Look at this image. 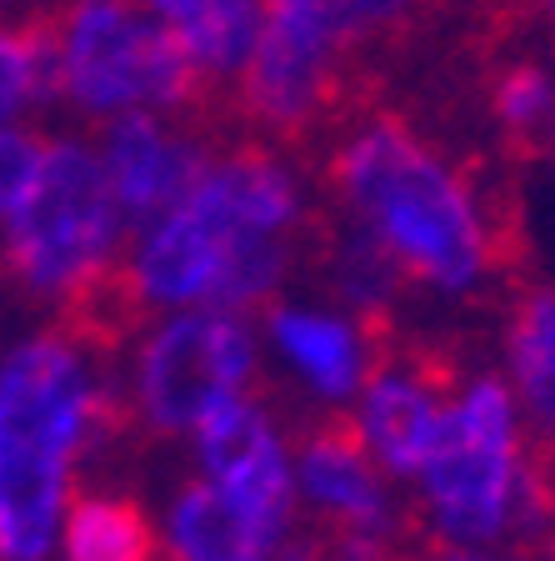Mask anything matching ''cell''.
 <instances>
[{"label": "cell", "instance_id": "obj_13", "mask_svg": "<svg viewBox=\"0 0 555 561\" xmlns=\"http://www.w3.org/2000/svg\"><path fill=\"white\" fill-rule=\"evenodd\" d=\"M270 341L321 397H350L366 386L370 341L350 321L331 311H305V306H270L266 316Z\"/></svg>", "mask_w": 555, "mask_h": 561}, {"label": "cell", "instance_id": "obj_3", "mask_svg": "<svg viewBox=\"0 0 555 561\" xmlns=\"http://www.w3.org/2000/svg\"><path fill=\"white\" fill-rule=\"evenodd\" d=\"M35 15L50 50V95H66L85 116H220L196 60L140 0H60Z\"/></svg>", "mask_w": 555, "mask_h": 561}, {"label": "cell", "instance_id": "obj_25", "mask_svg": "<svg viewBox=\"0 0 555 561\" xmlns=\"http://www.w3.org/2000/svg\"><path fill=\"white\" fill-rule=\"evenodd\" d=\"M0 5H5V0H0Z\"/></svg>", "mask_w": 555, "mask_h": 561}, {"label": "cell", "instance_id": "obj_4", "mask_svg": "<svg viewBox=\"0 0 555 561\" xmlns=\"http://www.w3.org/2000/svg\"><path fill=\"white\" fill-rule=\"evenodd\" d=\"M420 486L430 537L446 547H490L510 531L535 541L551 522V481L521 451L516 401L496 376H475L451 401Z\"/></svg>", "mask_w": 555, "mask_h": 561}, {"label": "cell", "instance_id": "obj_20", "mask_svg": "<svg viewBox=\"0 0 555 561\" xmlns=\"http://www.w3.org/2000/svg\"><path fill=\"white\" fill-rule=\"evenodd\" d=\"M531 461L545 471V481H551V522H545V547H551V561H555V446L541 442L531 451Z\"/></svg>", "mask_w": 555, "mask_h": 561}, {"label": "cell", "instance_id": "obj_16", "mask_svg": "<svg viewBox=\"0 0 555 561\" xmlns=\"http://www.w3.org/2000/svg\"><path fill=\"white\" fill-rule=\"evenodd\" d=\"M510 376L541 442L555 446V286H516L506 321Z\"/></svg>", "mask_w": 555, "mask_h": 561}, {"label": "cell", "instance_id": "obj_24", "mask_svg": "<svg viewBox=\"0 0 555 561\" xmlns=\"http://www.w3.org/2000/svg\"><path fill=\"white\" fill-rule=\"evenodd\" d=\"M381 561H395V557H391V551H385V557H381Z\"/></svg>", "mask_w": 555, "mask_h": 561}, {"label": "cell", "instance_id": "obj_15", "mask_svg": "<svg viewBox=\"0 0 555 561\" xmlns=\"http://www.w3.org/2000/svg\"><path fill=\"white\" fill-rule=\"evenodd\" d=\"M66 561H175V551L130 496L81 491L66 502Z\"/></svg>", "mask_w": 555, "mask_h": 561}, {"label": "cell", "instance_id": "obj_23", "mask_svg": "<svg viewBox=\"0 0 555 561\" xmlns=\"http://www.w3.org/2000/svg\"><path fill=\"white\" fill-rule=\"evenodd\" d=\"M545 11H551V21H555V0H551V5H545Z\"/></svg>", "mask_w": 555, "mask_h": 561}, {"label": "cell", "instance_id": "obj_19", "mask_svg": "<svg viewBox=\"0 0 555 561\" xmlns=\"http://www.w3.org/2000/svg\"><path fill=\"white\" fill-rule=\"evenodd\" d=\"M41 156H46V136H35V130H0V221H11L15 201L25 196Z\"/></svg>", "mask_w": 555, "mask_h": 561}, {"label": "cell", "instance_id": "obj_10", "mask_svg": "<svg viewBox=\"0 0 555 561\" xmlns=\"http://www.w3.org/2000/svg\"><path fill=\"white\" fill-rule=\"evenodd\" d=\"M196 456L206 481L226 486L235 502H245L270 531L286 537L290 506H296V481H290V461L280 446L276 426L251 397L220 401L216 411H206L196 426Z\"/></svg>", "mask_w": 555, "mask_h": 561}, {"label": "cell", "instance_id": "obj_17", "mask_svg": "<svg viewBox=\"0 0 555 561\" xmlns=\"http://www.w3.org/2000/svg\"><path fill=\"white\" fill-rule=\"evenodd\" d=\"M50 95V50L41 15H25L21 25H0V121Z\"/></svg>", "mask_w": 555, "mask_h": 561}, {"label": "cell", "instance_id": "obj_18", "mask_svg": "<svg viewBox=\"0 0 555 561\" xmlns=\"http://www.w3.org/2000/svg\"><path fill=\"white\" fill-rule=\"evenodd\" d=\"M356 46H405L426 21H436L430 0H340Z\"/></svg>", "mask_w": 555, "mask_h": 561}, {"label": "cell", "instance_id": "obj_14", "mask_svg": "<svg viewBox=\"0 0 555 561\" xmlns=\"http://www.w3.org/2000/svg\"><path fill=\"white\" fill-rule=\"evenodd\" d=\"M486 111L510 156H555V70L531 56H500L486 70Z\"/></svg>", "mask_w": 555, "mask_h": 561}, {"label": "cell", "instance_id": "obj_12", "mask_svg": "<svg viewBox=\"0 0 555 561\" xmlns=\"http://www.w3.org/2000/svg\"><path fill=\"white\" fill-rule=\"evenodd\" d=\"M165 541H171L175 561H266L280 547V531H270L226 486L190 481L171 502Z\"/></svg>", "mask_w": 555, "mask_h": 561}, {"label": "cell", "instance_id": "obj_5", "mask_svg": "<svg viewBox=\"0 0 555 561\" xmlns=\"http://www.w3.org/2000/svg\"><path fill=\"white\" fill-rule=\"evenodd\" d=\"M120 231L126 216L105 181L101 151L81 140H46V156L5 221L0 271L25 291L66 301L116 261Z\"/></svg>", "mask_w": 555, "mask_h": 561}, {"label": "cell", "instance_id": "obj_22", "mask_svg": "<svg viewBox=\"0 0 555 561\" xmlns=\"http://www.w3.org/2000/svg\"><path fill=\"white\" fill-rule=\"evenodd\" d=\"M266 561H321V557H315L311 547H296V551H270Z\"/></svg>", "mask_w": 555, "mask_h": 561}, {"label": "cell", "instance_id": "obj_7", "mask_svg": "<svg viewBox=\"0 0 555 561\" xmlns=\"http://www.w3.org/2000/svg\"><path fill=\"white\" fill-rule=\"evenodd\" d=\"M255 376V341L241 311L196 306L146 336L136 362V407L161 436L196 432L200 416L245 391Z\"/></svg>", "mask_w": 555, "mask_h": 561}, {"label": "cell", "instance_id": "obj_1", "mask_svg": "<svg viewBox=\"0 0 555 561\" xmlns=\"http://www.w3.org/2000/svg\"><path fill=\"white\" fill-rule=\"evenodd\" d=\"M325 175L395 266L430 291L461 296L521 261L510 201L490 196L475 165H455L405 116L360 121Z\"/></svg>", "mask_w": 555, "mask_h": 561}, {"label": "cell", "instance_id": "obj_6", "mask_svg": "<svg viewBox=\"0 0 555 561\" xmlns=\"http://www.w3.org/2000/svg\"><path fill=\"white\" fill-rule=\"evenodd\" d=\"M360 95V46L340 0H261L235 111L276 140H305Z\"/></svg>", "mask_w": 555, "mask_h": 561}, {"label": "cell", "instance_id": "obj_11", "mask_svg": "<svg viewBox=\"0 0 555 561\" xmlns=\"http://www.w3.org/2000/svg\"><path fill=\"white\" fill-rule=\"evenodd\" d=\"M146 11L171 25L185 56L196 60L216 111H235V81L261 31V0H146Z\"/></svg>", "mask_w": 555, "mask_h": 561}, {"label": "cell", "instance_id": "obj_8", "mask_svg": "<svg viewBox=\"0 0 555 561\" xmlns=\"http://www.w3.org/2000/svg\"><path fill=\"white\" fill-rule=\"evenodd\" d=\"M296 486L325 522L321 561H381L391 551V496L381 461L350 416H325L301 436Z\"/></svg>", "mask_w": 555, "mask_h": 561}, {"label": "cell", "instance_id": "obj_21", "mask_svg": "<svg viewBox=\"0 0 555 561\" xmlns=\"http://www.w3.org/2000/svg\"><path fill=\"white\" fill-rule=\"evenodd\" d=\"M430 561H531V557H490L486 547H446V541H436Z\"/></svg>", "mask_w": 555, "mask_h": 561}, {"label": "cell", "instance_id": "obj_9", "mask_svg": "<svg viewBox=\"0 0 555 561\" xmlns=\"http://www.w3.org/2000/svg\"><path fill=\"white\" fill-rule=\"evenodd\" d=\"M101 165L126 226H151L210 165L196 126H171L161 111H120L101 130Z\"/></svg>", "mask_w": 555, "mask_h": 561}, {"label": "cell", "instance_id": "obj_2", "mask_svg": "<svg viewBox=\"0 0 555 561\" xmlns=\"http://www.w3.org/2000/svg\"><path fill=\"white\" fill-rule=\"evenodd\" d=\"M116 401L95 391L66 331L21 341L0 362V561H46L66 512L70 467Z\"/></svg>", "mask_w": 555, "mask_h": 561}]
</instances>
